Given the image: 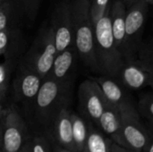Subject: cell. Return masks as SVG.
Wrapping results in <instances>:
<instances>
[{
	"label": "cell",
	"instance_id": "obj_1",
	"mask_svg": "<svg viewBox=\"0 0 153 152\" xmlns=\"http://www.w3.org/2000/svg\"><path fill=\"white\" fill-rule=\"evenodd\" d=\"M71 87V82H58L49 75L43 79L30 110L33 132H48L58 111L70 106Z\"/></svg>",
	"mask_w": 153,
	"mask_h": 152
},
{
	"label": "cell",
	"instance_id": "obj_2",
	"mask_svg": "<svg viewBox=\"0 0 153 152\" xmlns=\"http://www.w3.org/2000/svg\"><path fill=\"white\" fill-rule=\"evenodd\" d=\"M71 5L74 44L78 56L91 71L100 73L95 51L94 23L90 10L91 0H73Z\"/></svg>",
	"mask_w": 153,
	"mask_h": 152
},
{
	"label": "cell",
	"instance_id": "obj_3",
	"mask_svg": "<svg viewBox=\"0 0 153 152\" xmlns=\"http://www.w3.org/2000/svg\"><path fill=\"white\" fill-rule=\"evenodd\" d=\"M109 9L94 23L95 51L100 73L112 78H117L125 63L124 57L117 47L110 25Z\"/></svg>",
	"mask_w": 153,
	"mask_h": 152
},
{
	"label": "cell",
	"instance_id": "obj_4",
	"mask_svg": "<svg viewBox=\"0 0 153 152\" xmlns=\"http://www.w3.org/2000/svg\"><path fill=\"white\" fill-rule=\"evenodd\" d=\"M119 108L121 128L113 142L132 151L142 152L148 140L152 137V127L147 129L144 126L133 102L126 103Z\"/></svg>",
	"mask_w": 153,
	"mask_h": 152
},
{
	"label": "cell",
	"instance_id": "obj_5",
	"mask_svg": "<svg viewBox=\"0 0 153 152\" xmlns=\"http://www.w3.org/2000/svg\"><path fill=\"white\" fill-rule=\"evenodd\" d=\"M56 55V47L53 29L51 24L46 25L41 29L30 47L25 65L34 70L44 79L50 73Z\"/></svg>",
	"mask_w": 153,
	"mask_h": 152
},
{
	"label": "cell",
	"instance_id": "obj_6",
	"mask_svg": "<svg viewBox=\"0 0 153 152\" xmlns=\"http://www.w3.org/2000/svg\"><path fill=\"white\" fill-rule=\"evenodd\" d=\"M2 149L1 152H20L28 141L30 131L26 120L14 105L5 108L1 120Z\"/></svg>",
	"mask_w": 153,
	"mask_h": 152
},
{
	"label": "cell",
	"instance_id": "obj_7",
	"mask_svg": "<svg viewBox=\"0 0 153 152\" xmlns=\"http://www.w3.org/2000/svg\"><path fill=\"white\" fill-rule=\"evenodd\" d=\"M147 13L148 4L143 0H137L126 8L125 39L121 50L125 61L133 60L135 51L139 48Z\"/></svg>",
	"mask_w": 153,
	"mask_h": 152
},
{
	"label": "cell",
	"instance_id": "obj_8",
	"mask_svg": "<svg viewBox=\"0 0 153 152\" xmlns=\"http://www.w3.org/2000/svg\"><path fill=\"white\" fill-rule=\"evenodd\" d=\"M78 101L82 116L96 126L108 102L99 84L92 78L87 79L80 84Z\"/></svg>",
	"mask_w": 153,
	"mask_h": 152
},
{
	"label": "cell",
	"instance_id": "obj_9",
	"mask_svg": "<svg viewBox=\"0 0 153 152\" xmlns=\"http://www.w3.org/2000/svg\"><path fill=\"white\" fill-rule=\"evenodd\" d=\"M51 26L54 32L56 53L74 44V28L71 1L59 2L52 15Z\"/></svg>",
	"mask_w": 153,
	"mask_h": 152
},
{
	"label": "cell",
	"instance_id": "obj_10",
	"mask_svg": "<svg viewBox=\"0 0 153 152\" xmlns=\"http://www.w3.org/2000/svg\"><path fill=\"white\" fill-rule=\"evenodd\" d=\"M42 81L43 78L27 65L19 71L18 75L14 80V97L17 101L21 102L27 110L30 111V113Z\"/></svg>",
	"mask_w": 153,
	"mask_h": 152
},
{
	"label": "cell",
	"instance_id": "obj_11",
	"mask_svg": "<svg viewBox=\"0 0 153 152\" xmlns=\"http://www.w3.org/2000/svg\"><path fill=\"white\" fill-rule=\"evenodd\" d=\"M70 106L62 108L55 116L48 133L54 143L74 151Z\"/></svg>",
	"mask_w": 153,
	"mask_h": 152
},
{
	"label": "cell",
	"instance_id": "obj_12",
	"mask_svg": "<svg viewBox=\"0 0 153 152\" xmlns=\"http://www.w3.org/2000/svg\"><path fill=\"white\" fill-rule=\"evenodd\" d=\"M118 77L121 79L122 83L131 90H139L152 85L153 73L141 66L135 59L125 61Z\"/></svg>",
	"mask_w": 153,
	"mask_h": 152
},
{
	"label": "cell",
	"instance_id": "obj_13",
	"mask_svg": "<svg viewBox=\"0 0 153 152\" xmlns=\"http://www.w3.org/2000/svg\"><path fill=\"white\" fill-rule=\"evenodd\" d=\"M78 53L74 44L57 52L52 64L49 76L58 82H71V75L74 69Z\"/></svg>",
	"mask_w": 153,
	"mask_h": 152
},
{
	"label": "cell",
	"instance_id": "obj_14",
	"mask_svg": "<svg viewBox=\"0 0 153 152\" xmlns=\"http://www.w3.org/2000/svg\"><path fill=\"white\" fill-rule=\"evenodd\" d=\"M92 79L99 84L108 104L119 108L126 103L132 102L128 94L120 86V84L114 80V78L105 74Z\"/></svg>",
	"mask_w": 153,
	"mask_h": 152
},
{
	"label": "cell",
	"instance_id": "obj_15",
	"mask_svg": "<svg viewBox=\"0 0 153 152\" xmlns=\"http://www.w3.org/2000/svg\"><path fill=\"white\" fill-rule=\"evenodd\" d=\"M126 5L123 0H114L109 9V19L113 38L118 49L122 50L125 39V23H126ZM122 53V52H121Z\"/></svg>",
	"mask_w": 153,
	"mask_h": 152
},
{
	"label": "cell",
	"instance_id": "obj_16",
	"mask_svg": "<svg viewBox=\"0 0 153 152\" xmlns=\"http://www.w3.org/2000/svg\"><path fill=\"white\" fill-rule=\"evenodd\" d=\"M96 127L108 137H109L113 142L121 128L120 108L107 104L104 111L98 120Z\"/></svg>",
	"mask_w": 153,
	"mask_h": 152
},
{
	"label": "cell",
	"instance_id": "obj_17",
	"mask_svg": "<svg viewBox=\"0 0 153 152\" xmlns=\"http://www.w3.org/2000/svg\"><path fill=\"white\" fill-rule=\"evenodd\" d=\"M71 122L74 151L83 152L89 133L90 122L74 112H71Z\"/></svg>",
	"mask_w": 153,
	"mask_h": 152
},
{
	"label": "cell",
	"instance_id": "obj_18",
	"mask_svg": "<svg viewBox=\"0 0 153 152\" xmlns=\"http://www.w3.org/2000/svg\"><path fill=\"white\" fill-rule=\"evenodd\" d=\"M112 143L113 142L109 137L90 123L89 133L83 152H110Z\"/></svg>",
	"mask_w": 153,
	"mask_h": 152
},
{
	"label": "cell",
	"instance_id": "obj_19",
	"mask_svg": "<svg viewBox=\"0 0 153 152\" xmlns=\"http://www.w3.org/2000/svg\"><path fill=\"white\" fill-rule=\"evenodd\" d=\"M30 152H53V144L48 133L43 132H30Z\"/></svg>",
	"mask_w": 153,
	"mask_h": 152
},
{
	"label": "cell",
	"instance_id": "obj_20",
	"mask_svg": "<svg viewBox=\"0 0 153 152\" xmlns=\"http://www.w3.org/2000/svg\"><path fill=\"white\" fill-rule=\"evenodd\" d=\"M14 6L12 1L4 0L0 3V30L13 28Z\"/></svg>",
	"mask_w": 153,
	"mask_h": 152
},
{
	"label": "cell",
	"instance_id": "obj_21",
	"mask_svg": "<svg viewBox=\"0 0 153 152\" xmlns=\"http://www.w3.org/2000/svg\"><path fill=\"white\" fill-rule=\"evenodd\" d=\"M136 62L147 71L153 73L152 42H147L138 48V57Z\"/></svg>",
	"mask_w": 153,
	"mask_h": 152
},
{
	"label": "cell",
	"instance_id": "obj_22",
	"mask_svg": "<svg viewBox=\"0 0 153 152\" xmlns=\"http://www.w3.org/2000/svg\"><path fill=\"white\" fill-rule=\"evenodd\" d=\"M138 114L147 119L151 125L153 123V94L152 92L145 93L141 96L136 108Z\"/></svg>",
	"mask_w": 153,
	"mask_h": 152
},
{
	"label": "cell",
	"instance_id": "obj_23",
	"mask_svg": "<svg viewBox=\"0 0 153 152\" xmlns=\"http://www.w3.org/2000/svg\"><path fill=\"white\" fill-rule=\"evenodd\" d=\"M10 64L5 61L0 63V103H4L6 99L10 80Z\"/></svg>",
	"mask_w": 153,
	"mask_h": 152
},
{
	"label": "cell",
	"instance_id": "obj_24",
	"mask_svg": "<svg viewBox=\"0 0 153 152\" xmlns=\"http://www.w3.org/2000/svg\"><path fill=\"white\" fill-rule=\"evenodd\" d=\"M17 37L13 28L0 30V55L10 52Z\"/></svg>",
	"mask_w": 153,
	"mask_h": 152
},
{
	"label": "cell",
	"instance_id": "obj_25",
	"mask_svg": "<svg viewBox=\"0 0 153 152\" xmlns=\"http://www.w3.org/2000/svg\"><path fill=\"white\" fill-rule=\"evenodd\" d=\"M110 7V0H91V15L93 23L100 20Z\"/></svg>",
	"mask_w": 153,
	"mask_h": 152
},
{
	"label": "cell",
	"instance_id": "obj_26",
	"mask_svg": "<svg viewBox=\"0 0 153 152\" xmlns=\"http://www.w3.org/2000/svg\"><path fill=\"white\" fill-rule=\"evenodd\" d=\"M41 0H21L22 8L28 16V18L32 21L39 9Z\"/></svg>",
	"mask_w": 153,
	"mask_h": 152
},
{
	"label": "cell",
	"instance_id": "obj_27",
	"mask_svg": "<svg viewBox=\"0 0 153 152\" xmlns=\"http://www.w3.org/2000/svg\"><path fill=\"white\" fill-rule=\"evenodd\" d=\"M110 152H134V151H130V150H128V149H126V148H124V147H122V146H120V145H118V144H117V143L113 142V143H112V147H111V151Z\"/></svg>",
	"mask_w": 153,
	"mask_h": 152
},
{
	"label": "cell",
	"instance_id": "obj_28",
	"mask_svg": "<svg viewBox=\"0 0 153 152\" xmlns=\"http://www.w3.org/2000/svg\"><path fill=\"white\" fill-rule=\"evenodd\" d=\"M142 152H153V137L148 140V142L143 148Z\"/></svg>",
	"mask_w": 153,
	"mask_h": 152
},
{
	"label": "cell",
	"instance_id": "obj_29",
	"mask_svg": "<svg viewBox=\"0 0 153 152\" xmlns=\"http://www.w3.org/2000/svg\"><path fill=\"white\" fill-rule=\"evenodd\" d=\"M52 144H53V152H74L73 151H70V150L63 149V148L59 147L58 145H56V143H54L53 142H52Z\"/></svg>",
	"mask_w": 153,
	"mask_h": 152
},
{
	"label": "cell",
	"instance_id": "obj_30",
	"mask_svg": "<svg viewBox=\"0 0 153 152\" xmlns=\"http://www.w3.org/2000/svg\"><path fill=\"white\" fill-rule=\"evenodd\" d=\"M20 152H30V137L28 139V141L26 142V143L24 144L23 148L22 149V151Z\"/></svg>",
	"mask_w": 153,
	"mask_h": 152
},
{
	"label": "cell",
	"instance_id": "obj_31",
	"mask_svg": "<svg viewBox=\"0 0 153 152\" xmlns=\"http://www.w3.org/2000/svg\"><path fill=\"white\" fill-rule=\"evenodd\" d=\"M4 111H5V108H4L3 105L0 103V121L2 120V118L4 115Z\"/></svg>",
	"mask_w": 153,
	"mask_h": 152
},
{
	"label": "cell",
	"instance_id": "obj_32",
	"mask_svg": "<svg viewBox=\"0 0 153 152\" xmlns=\"http://www.w3.org/2000/svg\"><path fill=\"white\" fill-rule=\"evenodd\" d=\"M123 1H124V3H125L126 5L129 6V5H131L133 3H134V2L137 1V0H123Z\"/></svg>",
	"mask_w": 153,
	"mask_h": 152
},
{
	"label": "cell",
	"instance_id": "obj_33",
	"mask_svg": "<svg viewBox=\"0 0 153 152\" xmlns=\"http://www.w3.org/2000/svg\"><path fill=\"white\" fill-rule=\"evenodd\" d=\"M1 149H2V124L0 121V152H1Z\"/></svg>",
	"mask_w": 153,
	"mask_h": 152
},
{
	"label": "cell",
	"instance_id": "obj_34",
	"mask_svg": "<svg viewBox=\"0 0 153 152\" xmlns=\"http://www.w3.org/2000/svg\"><path fill=\"white\" fill-rule=\"evenodd\" d=\"M147 4H152V2H153V0H143Z\"/></svg>",
	"mask_w": 153,
	"mask_h": 152
},
{
	"label": "cell",
	"instance_id": "obj_35",
	"mask_svg": "<svg viewBox=\"0 0 153 152\" xmlns=\"http://www.w3.org/2000/svg\"><path fill=\"white\" fill-rule=\"evenodd\" d=\"M3 1H4V0H0V3H2Z\"/></svg>",
	"mask_w": 153,
	"mask_h": 152
}]
</instances>
